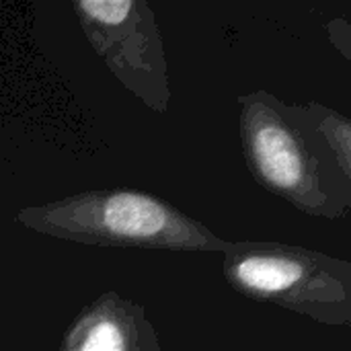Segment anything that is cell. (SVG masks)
Segmentation results:
<instances>
[{
	"mask_svg": "<svg viewBox=\"0 0 351 351\" xmlns=\"http://www.w3.org/2000/svg\"><path fill=\"white\" fill-rule=\"evenodd\" d=\"M60 351H162L146 308L113 290L103 292L66 327Z\"/></svg>",
	"mask_w": 351,
	"mask_h": 351,
	"instance_id": "obj_5",
	"label": "cell"
},
{
	"mask_svg": "<svg viewBox=\"0 0 351 351\" xmlns=\"http://www.w3.org/2000/svg\"><path fill=\"white\" fill-rule=\"evenodd\" d=\"M14 220L37 234L88 247L224 253L230 245L193 216L140 189L80 191L27 206Z\"/></svg>",
	"mask_w": 351,
	"mask_h": 351,
	"instance_id": "obj_1",
	"label": "cell"
},
{
	"mask_svg": "<svg viewBox=\"0 0 351 351\" xmlns=\"http://www.w3.org/2000/svg\"><path fill=\"white\" fill-rule=\"evenodd\" d=\"M222 276L241 296L327 327H351V263L278 241L230 243Z\"/></svg>",
	"mask_w": 351,
	"mask_h": 351,
	"instance_id": "obj_3",
	"label": "cell"
},
{
	"mask_svg": "<svg viewBox=\"0 0 351 351\" xmlns=\"http://www.w3.org/2000/svg\"><path fill=\"white\" fill-rule=\"evenodd\" d=\"M78 23L117 82L150 111L171 107L169 62L162 33L146 0H78Z\"/></svg>",
	"mask_w": 351,
	"mask_h": 351,
	"instance_id": "obj_4",
	"label": "cell"
},
{
	"mask_svg": "<svg viewBox=\"0 0 351 351\" xmlns=\"http://www.w3.org/2000/svg\"><path fill=\"white\" fill-rule=\"evenodd\" d=\"M294 115L304 134L319 150V154L331 165V169L351 183V123L350 119L319 103H292Z\"/></svg>",
	"mask_w": 351,
	"mask_h": 351,
	"instance_id": "obj_6",
	"label": "cell"
},
{
	"mask_svg": "<svg viewBox=\"0 0 351 351\" xmlns=\"http://www.w3.org/2000/svg\"><path fill=\"white\" fill-rule=\"evenodd\" d=\"M237 101L243 156L251 177L300 214L325 220L346 218L351 210V183L313 146L292 103L269 90L243 93Z\"/></svg>",
	"mask_w": 351,
	"mask_h": 351,
	"instance_id": "obj_2",
	"label": "cell"
}]
</instances>
